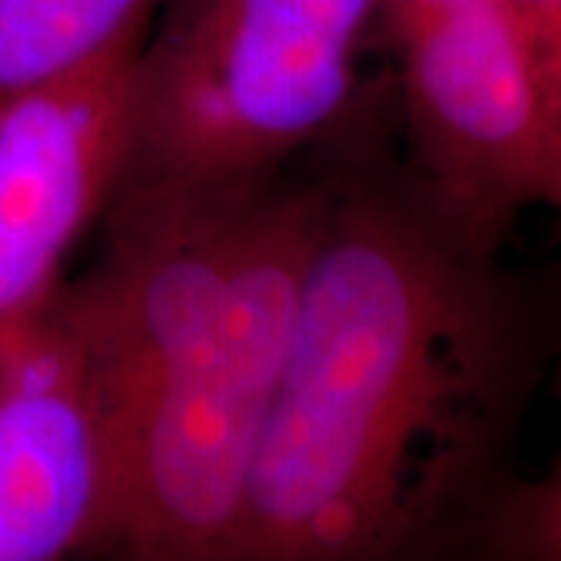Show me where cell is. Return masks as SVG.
I'll use <instances>...</instances> for the list:
<instances>
[{
	"instance_id": "obj_10",
	"label": "cell",
	"mask_w": 561,
	"mask_h": 561,
	"mask_svg": "<svg viewBox=\"0 0 561 561\" xmlns=\"http://www.w3.org/2000/svg\"><path fill=\"white\" fill-rule=\"evenodd\" d=\"M459 3H468V0H378V32L383 35V41L397 38L415 22L437 16Z\"/></svg>"
},
{
	"instance_id": "obj_7",
	"label": "cell",
	"mask_w": 561,
	"mask_h": 561,
	"mask_svg": "<svg viewBox=\"0 0 561 561\" xmlns=\"http://www.w3.org/2000/svg\"><path fill=\"white\" fill-rule=\"evenodd\" d=\"M160 0H0V103L138 47Z\"/></svg>"
},
{
	"instance_id": "obj_3",
	"label": "cell",
	"mask_w": 561,
	"mask_h": 561,
	"mask_svg": "<svg viewBox=\"0 0 561 561\" xmlns=\"http://www.w3.org/2000/svg\"><path fill=\"white\" fill-rule=\"evenodd\" d=\"M328 201L331 172L268 184L216 319L128 437L113 556L231 561Z\"/></svg>"
},
{
	"instance_id": "obj_6",
	"label": "cell",
	"mask_w": 561,
	"mask_h": 561,
	"mask_svg": "<svg viewBox=\"0 0 561 561\" xmlns=\"http://www.w3.org/2000/svg\"><path fill=\"white\" fill-rule=\"evenodd\" d=\"M131 57L0 103V346L57 297L116 194Z\"/></svg>"
},
{
	"instance_id": "obj_8",
	"label": "cell",
	"mask_w": 561,
	"mask_h": 561,
	"mask_svg": "<svg viewBox=\"0 0 561 561\" xmlns=\"http://www.w3.org/2000/svg\"><path fill=\"white\" fill-rule=\"evenodd\" d=\"M556 390L561 402V368ZM474 549L496 559L561 561V443L542 478H515L505 490V496L483 522Z\"/></svg>"
},
{
	"instance_id": "obj_9",
	"label": "cell",
	"mask_w": 561,
	"mask_h": 561,
	"mask_svg": "<svg viewBox=\"0 0 561 561\" xmlns=\"http://www.w3.org/2000/svg\"><path fill=\"white\" fill-rule=\"evenodd\" d=\"M546 60L561 66V0H512Z\"/></svg>"
},
{
	"instance_id": "obj_4",
	"label": "cell",
	"mask_w": 561,
	"mask_h": 561,
	"mask_svg": "<svg viewBox=\"0 0 561 561\" xmlns=\"http://www.w3.org/2000/svg\"><path fill=\"white\" fill-rule=\"evenodd\" d=\"M387 44L400 62L405 169L424 194L493 247L527 209L561 219L559 116L515 3L468 0Z\"/></svg>"
},
{
	"instance_id": "obj_5",
	"label": "cell",
	"mask_w": 561,
	"mask_h": 561,
	"mask_svg": "<svg viewBox=\"0 0 561 561\" xmlns=\"http://www.w3.org/2000/svg\"><path fill=\"white\" fill-rule=\"evenodd\" d=\"M122 443L57 297L0 346V561L113 556Z\"/></svg>"
},
{
	"instance_id": "obj_2",
	"label": "cell",
	"mask_w": 561,
	"mask_h": 561,
	"mask_svg": "<svg viewBox=\"0 0 561 561\" xmlns=\"http://www.w3.org/2000/svg\"><path fill=\"white\" fill-rule=\"evenodd\" d=\"M378 35V0H160L128 66L116 194L278 179L350 125Z\"/></svg>"
},
{
	"instance_id": "obj_1",
	"label": "cell",
	"mask_w": 561,
	"mask_h": 561,
	"mask_svg": "<svg viewBox=\"0 0 561 561\" xmlns=\"http://www.w3.org/2000/svg\"><path fill=\"white\" fill-rule=\"evenodd\" d=\"M559 346L556 280L512 268L400 162L331 169L231 561L474 549Z\"/></svg>"
}]
</instances>
